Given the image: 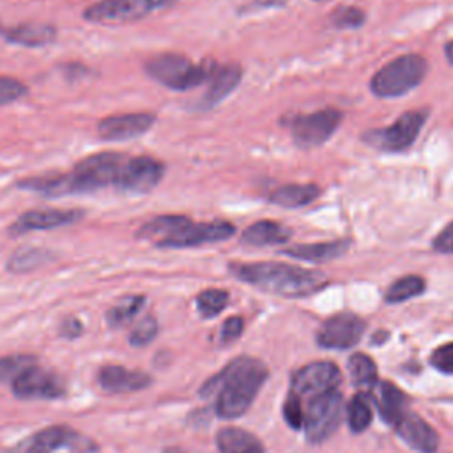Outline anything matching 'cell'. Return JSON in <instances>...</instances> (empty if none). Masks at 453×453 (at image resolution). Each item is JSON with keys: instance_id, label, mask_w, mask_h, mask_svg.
Segmentation results:
<instances>
[{"instance_id": "ab89813d", "label": "cell", "mask_w": 453, "mask_h": 453, "mask_svg": "<svg viewBox=\"0 0 453 453\" xmlns=\"http://www.w3.org/2000/svg\"><path fill=\"white\" fill-rule=\"evenodd\" d=\"M242 327H244L242 319H239V317L226 319L223 322V327H221V342L228 343V342L237 340L241 336V333H242Z\"/></svg>"}, {"instance_id": "e575fe53", "label": "cell", "mask_w": 453, "mask_h": 453, "mask_svg": "<svg viewBox=\"0 0 453 453\" xmlns=\"http://www.w3.org/2000/svg\"><path fill=\"white\" fill-rule=\"evenodd\" d=\"M28 94V88L23 81L12 76H0V106L14 103Z\"/></svg>"}, {"instance_id": "f1b7e54d", "label": "cell", "mask_w": 453, "mask_h": 453, "mask_svg": "<svg viewBox=\"0 0 453 453\" xmlns=\"http://www.w3.org/2000/svg\"><path fill=\"white\" fill-rule=\"evenodd\" d=\"M349 375L354 386L372 388L377 382V366L366 354H352L349 357Z\"/></svg>"}, {"instance_id": "8992f818", "label": "cell", "mask_w": 453, "mask_h": 453, "mask_svg": "<svg viewBox=\"0 0 453 453\" xmlns=\"http://www.w3.org/2000/svg\"><path fill=\"white\" fill-rule=\"evenodd\" d=\"M343 418V398L342 393L331 389L327 393L311 396L304 411L303 428L311 442H324L336 428Z\"/></svg>"}, {"instance_id": "f35d334b", "label": "cell", "mask_w": 453, "mask_h": 453, "mask_svg": "<svg viewBox=\"0 0 453 453\" xmlns=\"http://www.w3.org/2000/svg\"><path fill=\"white\" fill-rule=\"evenodd\" d=\"M432 246L439 253H453V221L437 234Z\"/></svg>"}, {"instance_id": "52a82bcc", "label": "cell", "mask_w": 453, "mask_h": 453, "mask_svg": "<svg viewBox=\"0 0 453 453\" xmlns=\"http://www.w3.org/2000/svg\"><path fill=\"white\" fill-rule=\"evenodd\" d=\"M177 0H99L83 11V18L90 23H127L145 18L156 9L168 7Z\"/></svg>"}, {"instance_id": "ffe728a7", "label": "cell", "mask_w": 453, "mask_h": 453, "mask_svg": "<svg viewBox=\"0 0 453 453\" xmlns=\"http://www.w3.org/2000/svg\"><path fill=\"white\" fill-rule=\"evenodd\" d=\"M241 81V67L235 64L228 65H216L214 73L209 78V88L203 97L198 101L202 110L212 108L221 103Z\"/></svg>"}, {"instance_id": "9c48e42d", "label": "cell", "mask_w": 453, "mask_h": 453, "mask_svg": "<svg viewBox=\"0 0 453 453\" xmlns=\"http://www.w3.org/2000/svg\"><path fill=\"white\" fill-rule=\"evenodd\" d=\"M343 115L334 108H324L313 113L294 117L290 131L294 142L303 149L322 145L338 129Z\"/></svg>"}, {"instance_id": "6da1fadb", "label": "cell", "mask_w": 453, "mask_h": 453, "mask_svg": "<svg viewBox=\"0 0 453 453\" xmlns=\"http://www.w3.org/2000/svg\"><path fill=\"white\" fill-rule=\"evenodd\" d=\"M265 379L267 368L262 361L241 356L205 380L200 395L214 396L216 414L223 419H234L250 409Z\"/></svg>"}, {"instance_id": "d590c367", "label": "cell", "mask_w": 453, "mask_h": 453, "mask_svg": "<svg viewBox=\"0 0 453 453\" xmlns=\"http://www.w3.org/2000/svg\"><path fill=\"white\" fill-rule=\"evenodd\" d=\"M283 418L288 423V426L299 430L304 421V411L301 398L296 393H288L285 403H283Z\"/></svg>"}, {"instance_id": "5bb4252c", "label": "cell", "mask_w": 453, "mask_h": 453, "mask_svg": "<svg viewBox=\"0 0 453 453\" xmlns=\"http://www.w3.org/2000/svg\"><path fill=\"white\" fill-rule=\"evenodd\" d=\"M365 333V322L350 313L342 311L329 317L317 333V343L324 349H350Z\"/></svg>"}, {"instance_id": "2e32d148", "label": "cell", "mask_w": 453, "mask_h": 453, "mask_svg": "<svg viewBox=\"0 0 453 453\" xmlns=\"http://www.w3.org/2000/svg\"><path fill=\"white\" fill-rule=\"evenodd\" d=\"M81 209H30L18 216L9 226L11 235H23L34 230H51L76 223L83 218Z\"/></svg>"}, {"instance_id": "60d3db41", "label": "cell", "mask_w": 453, "mask_h": 453, "mask_svg": "<svg viewBox=\"0 0 453 453\" xmlns=\"http://www.w3.org/2000/svg\"><path fill=\"white\" fill-rule=\"evenodd\" d=\"M81 333H83V326H81V322H80L78 319H74V317H67V319L60 324V334H62L64 338L74 340V338H78Z\"/></svg>"}, {"instance_id": "603a6c76", "label": "cell", "mask_w": 453, "mask_h": 453, "mask_svg": "<svg viewBox=\"0 0 453 453\" xmlns=\"http://www.w3.org/2000/svg\"><path fill=\"white\" fill-rule=\"evenodd\" d=\"M216 446L219 453H264V446L253 434L234 426L218 432Z\"/></svg>"}, {"instance_id": "9a60e30c", "label": "cell", "mask_w": 453, "mask_h": 453, "mask_svg": "<svg viewBox=\"0 0 453 453\" xmlns=\"http://www.w3.org/2000/svg\"><path fill=\"white\" fill-rule=\"evenodd\" d=\"M154 122L156 117L147 111L110 115L97 122V134L104 142H126L147 133Z\"/></svg>"}, {"instance_id": "7bdbcfd3", "label": "cell", "mask_w": 453, "mask_h": 453, "mask_svg": "<svg viewBox=\"0 0 453 453\" xmlns=\"http://www.w3.org/2000/svg\"><path fill=\"white\" fill-rule=\"evenodd\" d=\"M444 53H446L448 60L453 64V41H449V42L446 44V48H444Z\"/></svg>"}, {"instance_id": "1f68e13d", "label": "cell", "mask_w": 453, "mask_h": 453, "mask_svg": "<svg viewBox=\"0 0 453 453\" xmlns=\"http://www.w3.org/2000/svg\"><path fill=\"white\" fill-rule=\"evenodd\" d=\"M228 303V294L219 288H209L196 296V308L202 317L211 319L225 310Z\"/></svg>"}, {"instance_id": "74e56055", "label": "cell", "mask_w": 453, "mask_h": 453, "mask_svg": "<svg viewBox=\"0 0 453 453\" xmlns=\"http://www.w3.org/2000/svg\"><path fill=\"white\" fill-rule=\"evenodd\" d=\"M365 19V14L363 11H359L357 7H342L334 12L333 16V23L338 27V28H354V27H359Z\"/></svg>"}, {"instance_id": "277c9868", "label": "cell", "mask_w": 453, "mask_h": 453, "mask_svg": "<svg viewBox=\"0 0 453 453\" xmlns=\"http://www.w3.org/2000/svg\"><path fill=\"white\" fill-rule=\"evenodd\" d=\"M426 69V60L421 55H402L373 74L370 83L372 92L379 97L403 96L423 81Z\"/></svg>"}, {"instance_id": "4fadbf2b", "label": "cell", "mask_w": 453, "mask_h": 453, "mask_svg": "<svg viewBox=\"0 0 453 453\" xmlns=\"http://www.w3.org/2000/svg\"><path fill=\"white\" fill-rule=\"evenodd\" d=\"M340 379L342 373L334 363L315 361L304 365L292 375V393H296L299 398H311L331 389H336Z\"/></svg>"}, {"instance_id": "d6986e66", "label": "cell", "mask_w": 453, "mask_h": 453, "mask_svg": "<svg viewBox=\"0 0 453 453\" xmlns=\"http://www.w3.org/2000/svg\"><path fill=\"white\" fill-rule=\"evenodd\" d=\"M99 386L108 393H131L150 386L152 379L145 372L127 370L119 365L103 366L97 373Z\"/></svg>"}, {"instance_id": "484cf974", "label": "cell", "mask_w": 453, "mask_h": 453, "mask_svg": "<svg viewBox=\"0 0 453 453\" xmlns=\"http://www.w3.org/2000/svg\"><path fill=\"white\" fill-rule=\"evenodd\" d=\"M53 253L44 250V248H35V246H23L19 250H16L9 260H7V271L11 273H28L34 271L41 265H44L46 262L53 260Z\"/></svg>"}, {"instance_id": "8d00e7d4", "label": "cell", "mask_w": 453, "mask_h": 453, "mask_svg": "<svg viewBox=\"0 0 453 453\" xmlns=\"http://www.w3.org/2000/svg\"><path fill=\"white\" fill-rule=\"evenodd\" d=\"M430 365L442 373L453 375V342L437 347L430 356Z\"/></svg>"}, {"instance_id": "ee69618b", "label": "cell", "mask_w": 453, "mask_h": 453, "mask_svg": "<svg viewBox=\"0 0 453 453\" xmlns=\"http://www.w3.org/2000/svg\"><path fill=\"white\" fill-rule=\"evenodd\" d=\"M163 453H186V451L180 448H166Z\"/></svg>"}, {"instance_id": "836d02e7", "label": "cell", "mask_w": 453, "mask_h": 453, "mask_svg": "<svg viewBox=\"0 0 453 453\" xmlns=\"http://www.w3.org/2000/svg\"><path fill=\"white\" fill-rule=\"evenodd\" d=\"M157 334V320L152 315H145L129 333V343L134 347L147 345Z\"/></svg>"}, {"instance_id": "ba28073f", "label": "cell", "mask_w": 453, "mask_h": 453, "mask_svg": "<svg viewBox=\"0 0 453 453\" xmlns=\"http://www.w3.org/2000/svg\"><path fill=\"white\" fill-rule=\"evenodd\" d=\"M425 119H426V111H418V110L407 111L400 115L395 124L386 126L382 129L368 131L365 134V142L380 150H389V152L405 150L416 142L425 124Z\"/></svg>"}, {"instance_id": "b9f144b4", "label": "cell", "mask_w": 453, "mask_h": 453, "mask_svg": "<svg viewBox=\"0 0 453 453\" xmlns=\"http://www.w3.org/2000/svg\"><path fill=\"white\" fill-rule=\"evenodd\" d=\"M255 4L260 7H276V5H285L287 0H255Z\"/></svg>"}, {"instance_id": "30bf717a", "label": "cell", "mask_w": 453, "mask_h": 453, "mask_svg": "<svg viewBox=\"0 0 453 453\" xmlns=\"http://www.w3.org/2000/svg\"><path fill=\"white\" fill-rule=\"evenodd\" d=\"M235 232L234 225L228 221H209L193 223L189 218L166 239L157 242L159 248H193L209 242H219L232 237Z\"/></svg>"}, {"instance_id": "83f0119b", "label": "cell", "mask_w": 453, "mask_h": 453, "mask_svg": "<svg viewBox=\"0 0 453 453\" xmlns=\"http://www.w3.org/2000/svg\"><path fill=\"white\" fill-rule=\"evenodd\" d=\"M372 419H373V409L368 396L363 393L354 395L347 403V421L350 430L359 434L370 426Z\"/></svg>"}, {"instance_id": "8fae6325", "label": "cell", "mask_w": 453, "mask_h": 453, "mask_svg": "<svg viewBox=\"0 0 453 453\" xmlns=\"http://www.w3.org/2000/svg\"><path fill=\"white\" fill-rule=\"evenodd\" d=\"M165 166L150 156H127L117 188L126 193H149L163 179Z\"/></svg>"}, {"instance_id": "d6a6232c", "label": "cell", "mask_w": 453, "mask_h": 453, "mask_svg": "<svg viewBox=\"0 0 453 453\" xmlns=\"http://www.w3.org/2000/svg\"><path fill=\"white\" fill-rule=\"evenodd\" d=\"M37 365V357L30 354H12L0 357V382H12L23 370Z\"/></svg>"}, {"instance_id": "e0dca14e", "label": "cell", "mask_w": 453, "mask_h": 453, "mask_svg": "<svg viewBox=\"0 0 453 453\" xmlns=\"http://www.w3.org/2000/svg\"><path fill=\"white\" fill-rule=\"evenodd\" d=\"M396 434L418 453H435L439 448L437 432L419 416L405 412L395 425Z\"/></svg>"}, {"instance_id": "7402d4cb", "label": "cell", "mask_w": 453, "mask_h": 453, "mask_svg": "<svg viewBox=\"0 0 453 453\" xmlns=\"http://www.w3.org/2000/svg\"><path fill=\"white\" fill-rule=\"evenodd\" d=\"M292 235V230L287 228L281 223L276 221H257L251 226H248L242 232L241 241L251 246H271V244H281L287 242Z\"/></svg>"}, {"instance_id": "3957f363", "label": "cell", "mask_w": 453, "mask_h": 453, "mask_svg": "<svg viewBox=\"0 0 453 453\" xmlns=\"http://www.w3.org/2000/svg\"><path fill=\"white\" fill-rule=\"evenodd\" d=\"M216 65L212 62L195 64L179 53H159L145 62L147 74L172 90H189L209 81Z\"/></svg>"}, {"instance_id": "f546056e", "label": "cell", "mask_w": 453, "mask_h": 453, "mask_svg": "<svg viewBox=\"0 0 453 453\" xmlns=\"http://www.w3.org/2000/svg\"><path fill=\"white\" fill-rule=\"evenodd\" d=\"M143 304H145L143 296H126L108 310L106 320L111 327H122L124 324L134 319V315L143 308Z\"/></svg>"}, {"instance_id": "7a4b0ae2", "label": "cell", "mask_w": 453, "mask_h": 453, "mask_svg": "<svg viewBox=\"0 0 453 453\" xmlns=\"http://www.w3.org/2000/svg\"><path fill=\"white\" fill-rule=\"evenodd\" d=\"M230 271L235 278L253 287L285 297H304L320 290L327 283V278L319 271L280 262L232 264Z\"/></svg>"}, {"instance_id": "4dcf8cb0", "label": "cell", "mask_w": 453, "mask_h": 453, "mask_svg": "<svg viewBox=\"0 0 453 453\" xmlns=\"http://www.w3.org/2000/svg\"><path fill=\"white\" fill-rule=\"evenodd\" d=\"M423 290H425V280L421 276L409 274V276L396 280L388 288L386 301L388 303H402V301H407V299H412V297L423 294Z\"/></svg>"}, {"instance_id": "7c38bea8", "label": "cell", "mask_w": 453, "mask_h": 453, "mask_svg": "<svg viewBox=\"0 0 453 453\" xmlns=\"http://www.w3.org/2000/svg\"><path fill=\"white\" fill-rule=\"evenodd\" d=\"M11 389L18 398H44V400H53L60 398L65 393L64 380L44 368H39L37 365L28 366L23 370L12 382Z\"/></svg>"}, {"instance_id": "4316f807", "label": "cell", "mask_w": 453, "mask_h": 453, "mask_svg": "<svg viewBox=\"0 0 453 453\" xmlns=\"http://www.w3.org/2000/svg\"><path fill=\"white\" fill-rule=\"evenodd\" d=\"M186 219H188L186 216H175V214L157 216V218L147 221L145 225H142L136 232V237L154 241L157 244L163 239H166L168 235H172Z\"/></svg>"}, {"instance_id": "d4e9b609", "label": "cell", "mask_w": 453, "mask_h": 453, "mask_svg": "<svg viewBox=\"0 0 453 453\" xmlns=\"http://www.w3.org/2000/svg\"><path fill=\"white\" fill-rule=\"evenodd\" d=\"M320 195L319 186L315 184H287L273 191L271 200L281 207H303L313 202Z\"/></svg>"}, {"instance_id": "cb8c5ba5", "label": "cell", "mask_w": 453, "mask_h": 453, "mask_svg": "<svg viewBox=\"0 0 453 453\" xmlns=\"http://www.w3.org/2000/svg\"><path fill=\"white\" fill-rule=\"evenodd\" d=\"M349 250V241H331V242H319V244H299L288 250H283V255L310 260V262H329L333 258L342 257Z\"/></svg>"}, {"instance_id": "44dd1931", "label": "cell", "mask_w": 453, "mask_h": 453, "mask_svg": "<svg viewBox=\"0 0 453 453\" xmlns=\"http://www.w3.org/2000/svg\"><path fill=\"white\" fill-rule=\"evenodd\" d=\"M380 418L389 423L395 425L407 411H405V403H407V396L391 382H380L377 388V396L373 400Z\"/></svg>"}, {"instance_id": "5b68a950", "label": "cell", "mask_w": 453, "mask_h": 453, "mask_svg": "<svg viewBox=\"0 0 453 453\" xmlns=\"http://www.w3.org/2000/svg\"><path fill=\"white\" fill-rule=\"evenodd\" d=\"M60 448H69L76 453H92L97 449V444L65 425H51L21 439L7 453H53Z\"/></svg>"}, {"instance_id": "ac0fdd59", "label": "cell", "mask_w": 453, "mask_h": 453, "mask_svg": "<svg viewBox=\"0 0 453 453\" xmlns=\"http://www.w3.org/2000/svg\"><path fill=\"white\" fill-rule=\"evenodd\" d=\"M0 37L11 44L25 48H41L51 44L57 39V28L50 23H19V25H2Z\"/></svg>"}]
</instances>
